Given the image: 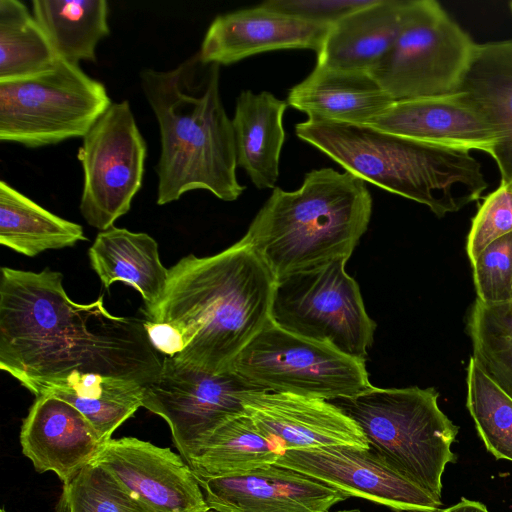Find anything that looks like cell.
I'll use <instances>...</instances> for the list:
<instances>
[{
  "instance_id": "obj_1",
  "label": "cell",
  "mask_w": 512,
  "mask_h": 512,
  "mask_svg": "<svg viewBox=\"0 0 512 512\" xmlns=\"http://www.w3.org/2000/svg\"><path fill=\"white\" fill-rule=\"evenodd\" d=\"M144 323L112 315L103 296L74 302L58 271L1 268L0 368L31 393L74 373L154 381L162 360Z\"/></svg>"
},
{
  "instance_id": "obj_2",
  "label": "cell",
  "mask_w": 512,
  "mask_h": 512,
  "mask_svg": "<svg viewBox=\"0 0 512 512\" xmlns=\"http://www.w3.org/2000/svg\"><path fill=\"white\" fill-rule=\"evenodd\" d=\"M275 279L242 238L207 257L193 254L169 269L157 306L147 319L183 335L175 358L211 372L229 370L241 350L270 322Z\"/></svg>"
},
{
  "instance_id": "obj_3",
  "label": "cell",
  "mask_w": 512,
  "mask_h": 512,
  "mask_svg": "<svg viewBox=\"0 0 512 512\" xmlns=\"http://www.w3.org/2000/svg\"><path fill=\"white\" fill-rule=\"evenodd\" d=\"M141 87L158 122L157 204L191 190L234 201L246 189L237 179L232 119L220 95V66L198 52L177 67L140 73Z\"/></svg>"
},
{
  "instance_id": "obj_4",
  "label": "cell",
  "mask_w": 512,
  "mask_h": 512,
  "mask_svg": "<svg viewBox=\"0 0 512 512\" xmlns=\"http://www.w3.org/2000/svg\"><path fill=\"white\" fill-rule=\"evenodd\" d=\"M298 138L363 181L420 204L436 216L456 212L488 187L469 150L424 143L367 125L307 119Z\"/></svg>"
},
{
  "instance_id": "obj_5",
  "label": "cell",
  "mask_w": 512,
  "mask_h": 512,
  "mask_svg": "<svg viewBox=\"0 0 512 512\" xmlns=\"http://www.w3.org/2000/svg\"><path fill=\"white\" fill-rule=\"evenodd\" d=\"M372 205L362 179L332 168L314 169L294 191L275 187L242 239L276 280L332 261H348L367 230Z\"/></svg>"
},
{
  "instance_id": "obj_6",
  "label": "cell",
  "mask_w": 512,
  "mask_h": 512,
  "mask_svg": "<svg viewBox=\"0 0 512 512\" xmlns=\"http://www.w3.org/2000/svg\"><path fill=\"white\" fill-rule=\"evenodd\" d=\"M433 388L372 386L332 402L361 428L369 449L396 473L441 501L442 475L457 460L456 426Z\"/></svg>"
},
{
  "instance_id": "obj_7",
  "label": "cell",
  "mask_w": 512,
  "mask_h": 512,
  "mask_svg": "<svg viewBox=\"0 0 512 512\" xmlns=\"http://www.w3.org/2000/svg\"><path fill=\"white\" fill-rule=\"evenodd\" d=\"M336 260L275 280L270 321L296 336L365 361L376 324L367 314L357 282Z\"/></svg>"
},
{
  "instance_id": "obj_8",
  "label": "cell",
  "mask_w": 512,
  "mask_h": 512,
  "mask_svg": "<svg viewBox=\"0 0 512 512\" xmlns=\"http://www.w3.org/2000/svg\"><path fill=\"white\" fill-rule=\"evenodd\" d=\"M111 104L101 82L59 59L42 74L0 81V140L37 148L83 138Z\"/></svg>"
},
{
  "instance_id": "obj_9",
  "label": "cell",
  "mask_w": 512,
  "mask_h": 512,
  "mask_svg": "<svg viewBox=\"0 0 512 512\" xmlns=\"http://www.w3.org/2000/svg\"><path fill=\"white\" fill-rule=\"evenodd\" d=\"M475 43L434 0H409L390 51L370 75L396 101L454 93Z\"/></svg>"
},
{
  "instance_id": "obj_10",
  "label": "cell",
  "mask_w": 512,
  "mask_h": 512,
  "mask_svg": "<svg viewBox=\"0 0 512 512\" xmlns=\"http://www.w3.org/2000/svg\"><path fill=\"white\" fill-rule=\"evenodd\" d=\"M230 369L259 390L329 401L372 387L365 361L286 332L271 321L241 350Z\"/></svg>"
},
{
  "instance_id": "obj_11",
  "label": "cell",
  "mask_w": 512,
  "mask_h": 512,
  "mask_svg": "<svg viewBox=\"0 0 512 512\" xmlns=\"http://www.w3.org/2000/svg\"><path fill=\"white\" fill-rule=\"evenodd\" d=\"M259 390L229 369L211 372L175 357H164L158 377L145 385L142 407L162 417L188 464L210 435L246 413L248 393Z\"/></svg>"
},
{
  "instance_id": "obj_12",
  "label": "cell",
  "mask_w": 512,
  "mask_h": 512,
  "mask_svg": "<svg viewBox=\"0 0 512 512\" xmlns=\"http://www.w3.org/2000/svg\"><path fill=\"white\" fill-rule=\"evenodd\" d=\"M147 145L130 104L112 103L83 137L78 150L83 173L80 212L101 231L131 207L142 186Z\"/></svg>"
},
{
  "instance_id": "obj_13",
  "label": "cell",
  "mask_w": 512,
  "mask_h": 512,
  "mask_svg": "<svg viewBox=\"0 0 512 512\" xmlns=\"http://www.w3.org/2000/svg\"><path fill=\"white\" fill-rule=\"evenodd\" d=\"M148 512L209 510L199 481L182 456L135 437L107 441L92 462Z\"/></svg>"
},
{
  "instance_id": "obj_14",
  "label": "cell",
  "mask_w": 512,
  "mask_h": 512,
  "mask_svg": "<svg viewBox=\"0 0 512 512\" xmlns=\"http://www.w3.org/2000/svg\"><path fill=\"white\" fill-rule=\"evenodd\" d=\"M340 490L397 511L438 512L442 501L387 466L369 448L336 446L285 450L276 461Z\"/></svg>"
},
{
  "instance_id": "obj_15",
  "label": "cell",
  "mask_w": 512,
  "mask_h": 512,
  "mask_svg": "<svg viewBox=\"0 0 512 512\" xmlns=\"http://www.w3.org/2000/svg\"><path fill=\"white\" fill-rule=\"evenodd\" d=\"M244 408L257 427L286 450L369 448L358 424L329 400L253 390L247 394Z\"/></svg>"
},
{
  "instance_id": "obj_16",
  "label": "cell",
  "mask_w": 512,
  "mask_h": 512,
  "mask_svg": "<svg viewBox=\"0 0 512 512\" xmlns=\"http://www.w3.org/2000/svg\"><path fill=\"white\" fill-rule=\"evenodd\" d=\"M198 481L208 507L218 512H326L350 497L277 464Z\"/></svg>"
},
{
  "instance_id": "obj_17",
  "label": "cell",
  "mask_w": 512,
  "mask_h": 512,
  "mask_svg": "<svg viewBox=\"0 0 512 512\" xmlns=\"http://www.w3.org/2000/svg\"><path fill=\"white\" fill-rule=\"evenodd\" d=\"M331 27L259 4L218 15L207 29L198 54L203 62L220 66L274 50L308 49L318 53Z\"/></svg>"
},
{
  "instance_id": "obj_18",
  "label": "cell",
  "mask_w": 512,
  "mask_h": 512,
  "mask_svg": "<svg viewBox=\"0 0 512 512\" xmlns=\"http://www.w3.org/2000/svg\"><path fill=\"white\" fill-rule=\"evenodd\" d=\"M20 444L37 472L51 471L65 486L95 460L105 442L70 403L41 395L23 420Z\"/></svg>"
},
{
  "instance_id": "obj_19",
  "label": "cell",
  "mask_w": 512,
  "mask_h": 512,
  "mask_svg": "<svg viewBox=\"0 0 512 512\" xmlns=\"http://www.w3.org/2000/svg\"><path fill=\"white\" fill-rule=\"evenodd\" d=\"M412 140L465 150L492 151V128L455 94L394 102L369 125Z\"/></svg>"
},
{
  "instance_id": "obj_20",
  "label": "cell",
  "mask_w": 512,
  "mask_h": 512,
  "mask_svg": "<svg viewBox=\"0 0 512 512\" xmlns=\"http://www.w3.org/2000/svg\"><path fill=\"white\" fill-rule=\"evenodd\" d=\"M492 128L490 155L512 183V40L476 44L454 93Z\"/></svg>"
},
{
  "instance_id": "obj_21",
  "label": "cell",
  "mask_w": 512,
  "mask_h": 512,
  "mask_svg": "<svg viewBox=\"0 0 512 512\" xmlns=\"http://www.w3.org/2000/svg\"><path fill=\"white\" fill-rule=\"evenodd\" d=\"M286 102L310 120L369 125L395 101L367 72L316 64L289 89Z\"/></svg>"
},
{
  "instance_id": "obj_22",
  "label": "cell",
  "mask_w": 512,
  "mask_h": 512,
  "mask_svg": "<svg viewBox=\"0 0 512 512\" xmlns=\"http://www.w3.org/2000/svg\"><path fill=\"white\" fill-rule=\"evenodd\" d=\"M408 1L377 0L338 21L317 53V65L370 73L396 41Z\"/></svg>"
},
{
  "instance_id": "obj_23",
  "label": "cell",
  "mask_w": 512,
  "mask_h": 512,
  "mask_svg": "<svg viewBox=\"0 0 512 512\" xmlns=\"http://www.w3.org/2000/svg\"><path fill=\"white\" fill-rule=\"evenodd\" d=\"M288 104L268 91H242L232 118L237 166L258 189H274L285 141L283 116Z\"/></svg>"
},
{
  "instance_id": "obj_24",
  "label": "cell",
  "mask_w": 512,
  "mask_h": 512,
  "mask_svg": "<svg viewBox=\"0 0 512 512\" xmlns=\"http://www.w3.org/2000/svg\"><path fill=\"white\" fill-rule=\"evenodd\" d=\"M90 264L105 288L116 281L135 288L145 302V313L162 298L169 275L160 260L158 244L148 234L111 228L97 234L88 250Z\"/></svg>"
},
{
  "instance_id": "obj_25",
  "label": "cell",
  "mask_w": 512,
  "mask_h": 512,
  "mask_svg": "<svg viewBox=\"0 0 512 512\" xmlns=\"http://www.w3.org/2000/svg\"><path fill=\"white\" fill-rule=\"evenodd\" d=\"M145 385L127 379L98 374H70L46 383L33 393L53 395L78 409L103 442L140 407Z\"/></svg>"
},
{
  "instance_id": "obj_26",
  "label": "cell",
  "mask_w": 512,
  "mask_h": 512,
  "mask_svg": "<svg viewBox=\"0 0 512 512\" xmlns=\"http://www.w3.org/2000/svg\"><path fill=\"white\" fill-rule=\"evenodd\" d=\"M285 450L244 413L217 428L188 465L200 480L233 476L275 464Z\"/></svg>"
},
{
  "instance_id": "obj_27",
  "label": "cell",
  "mask_w": 512,
  "mask_h": 512,
  "mask_svg": "<svg viewBox=\"0 0 512 512\" xmlns=\"http://www.w3.org/2000/svg\"><path fill=\"white\" fill-rule=\"evenodd\" d=\"M32 10L59 59L96 61L98 43L110 34L106 0H34Z\"/></svg>"
},
{
  "instance_id": "obj_28",
  "label": "cell",
  "mask_w": 512,
  "mask_h": 512,
  "mask_svg": "<svg viewBox=\"0 0 512 512\" xmlns=\"http://www.w3.org/2000/svg\"><path fill=\"white\" fill-rule=\"evenodd\" d=\"M86 239L81 225L51 213L7 182H0L1 245L33 257Z\"/></svg>"
},
{
  "instance_id": "obj_29",
  "label": "cell",
  "mask_w": 512,
  "mask_h": 512,
  "mask_svg": "<svg viewBox=\"0 0 512 512\" xmlns=\"http://www.w3.org/2000/svg\"><path fill=\"white\" fill-rule=\"evenodd\" d=\"M58 60L28 8L18 0H0V81L42 74Z\"/></svg>"
},
{
  "instance_id": "obj_30",
  "label": "cell",
  "mask_w": 512,
  "mask_h": 512,
  "mask_svg": "<svg viewBox=\"0 0 512 512\" xmlns=\"http://www.w3.org/2000/svg\"><path fill=\"white\" fill-rule=\"evenodd\" d=\"M466 372V406L479 436L497 459L512 461V398L473 356Z\"/></svg>"
},
{
  "instance_id": "obj_31",
  "label": "cell",
  "mask_w": 512,
  "mask_h": 512,
  "mask_svg": "<svg viewBox=\"0 0 512 512\" xmlns=\"http://www.w3.org/2000/svg\"><path fill=\"white\" fill-rule=\"evenodd\" d=\"M59 507L63 512H148L94 463L63 486Z\"/></svg>"
},
{
  "instance_id": "obj_32",
  "label": "cell",
  "mask_w": 512,
  "mask_h": 512,
  "mask_svg": "<svg viewBox=\"0 0 512 512\" xmlns=\"http://www.w3.org/2000/svg\"><path fill=\"white\" fill-rule=\"evenodd\" d=\"M468 333L474 359L512 398V325L489 320L471 312Z\"/></svg>"
},
{
  "instance_id": "obj_33",
  "label": "cell",
  "mask_w": 512,
  "mask_h": 512,
  "mask_svg": "<svg viewBox=\"0 0 512 512\" xmlns=\"http://www.w3.org/2000/svg\"><path fill=\"white\" fill-rule=\"evenodd\" d=\"M471 266L476 299L487 306L512 303V233L490 243Z\"/></svg>"
},
{
  "instance_id": "obj_34",
  "label": "cell",
  "mask_w": 512,
  "mask_h": 512,
  "mask_svg": "<svg viewBox=\"0 0 512 512\" xmlns=\"http://www.w3.org/2000/svg\"><path fill=\"white\" fill-rule=\"evenodd\" d=\"M512 233V183L501 182L480 204L471 222L466 252L472 262L493 241Z\"/></svg>"
},
{
  "instance_id": "obj_35",
  "label": "cell",
  "mask_w": 512,
  "mask_h": 512,
  "mask_svg": "<svg viewBox=\"0 0 512 512\" xmlns=\"http://www.w3.org/2000/svg\"><path fill=\"white\" fill-rule=\"evenodd\" d=\"M377 0H267L265 8L305 21L333 26Z\"/></svg>"
},
{
  "instance_id": "obj_36",
  "label": "cell",
  "mask_w": 512,
  "mask_h": 512,
  "mask_svg": "<svg viewBox=\"0 0 512 512\" xmlns=\"http://www.w3.org/2000/svg\"><path fill=\"white\" fill-rule=\"evenodd\" d=\"M144 326L154 349L165 357H175L185 349L184 337L173 325L146 318Z\"/></svg>"
},
{
  "instance_id": "obj_37",
  "label": "cell",
  "mask_w": 512,
  "mask_h": 512,
  "mask_svg": "<svg viewBox=\"0 0 512 512\" xmlns=\"http://www.w3.org/2000/svg\"><path fill=\"white\" fill-rule=\"evenodd\" d=\"M438 512H489L486 506L480 502L468 499H461L457 504L446 509H440Z\"/></svg>"
},
{
  "instance_id": "obj_38",
  "label": "cell",
  "mask_w": 512,
  "mask_h": 512,
  "mask_svg": "<svg viewBox=\"0 0 512 512\" xmlns=\"http://www.w3.org/2000/svg\"><path fill=\"white\" fill-rule=\"evenodd\" d=\"M326 512H329V511H326ZM337 512H360V510H358V509H351V510H342V511H337Z\"/></svg>"
},
{
  "instance_id": "obj_39",
  "label": "cell",
  "mask_w": 512,
  "mask_h": 512,
  "mask_svg": "<svg viewBox=\"0 0 512 512\" xmlns=\"http://www.w3.org/2000/svg\"><path fill=\"white\" fill-rule=\"evenodd\" d=\"M204 512H218V511H216V510H213V509H209V510H207V511H204Z\"/></svg>"
},
{
  "instance_id": "obj_40",
  "label": "cell",
  "mask_w": 512,
  "mask_h": 512,
  "mask_svg": "<svg viewBox=\"0 0 512 512\" xmlns=\"http://www.w3.org/2000/svg\"><path fill=\"white\" fill-rule=\"evenodd\" d=\"M509 6H510V10L512 12V1L509 3Z\"/></svg>"
},
{
  "instance_id": "obj_41",
  "label": "cell",
  "mask_w": 512,
  "mask_h": 512,
  "mask_svg": "<svg viewBox=\"0 0 512 512\" xmlns=\"http://www.w3.org/2000/svg\"><path fill=\"white\" fill-rule=\"evenodd\" d=\"M0 512H7L5 508H2Z\"/></svg>"
}]
</instances>
